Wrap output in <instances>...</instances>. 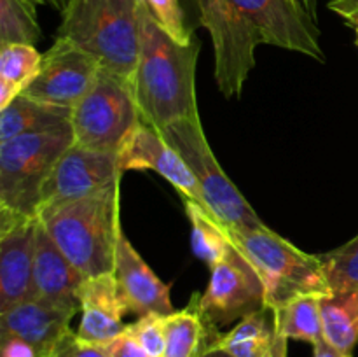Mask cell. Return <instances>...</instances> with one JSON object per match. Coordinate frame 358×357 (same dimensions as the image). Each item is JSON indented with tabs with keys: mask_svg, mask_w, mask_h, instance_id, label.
Returning <instances> with one entry per match:
<instances>
[{
	"mask_svg": "<svg viewBox=\"0 0 358 357\" xmlns=\"http://www.w3.org/2000/svg\"><path fill=\"white\" fill-rule=\"evenodd\" d=\"M129 314L114 273L87 276L80 289V322L77 335L84 342L105 345L126 331Z\"/></svg>",
	"mask_w": 358,
	"mask_h": 357,
	"instance_id": "cell-16",
	"label": "cell"
},
{
	"mask_svg": "<svg viewBox=\"0 0 358 357\" xmlns=\"http://www.w3.org/2000/svg\"><path fill=\"white\" fill-rule=\"evenodd\" d=\"M121 182L38 214L42 226L84 276L114 273L121 238Z\"/></svg>",
	"mask_w": 358,
	"mask_h": 357,
	"instance_id": "cell-2",
	"label": "cell"
},
{
	"mask_svg": "<svg viewBox=\"0 0 358 357\" xmlns=\"http://www.w3.org/2000/svg\"><path fill=\"white\" fill-rule=\"evenodd\" d=\"M142 2L150 13V16L154 18V21L170 37L185 46L194 41L192 30L185 21V13L180 6V0H142Z\"/></svg>",
	"mask_w": 358,
	"mask_h": 357,
	"instance_id": "cell-28",
	"label": "cell"
},
{
	"mask_svg": "<svg viewBox=\"0 0 358 357\" xmlns=\"http://www.w3.org/2000/svg\"><path fill=\"white\" fill-rule=\"evenodd\" d=\"M72 146V130L35 133L0 142V210L38 216L45 181Z\"/></svg>",
	"mask_w": 358,
	"mask_h": 357,
	"instance_id": "cell-5",
	"label": "cell"
},
{
	"mask_svg": "<svg viewBox=\"0 0 358 357\" xmlns=\"http://www.w3.org/2000/svg\"><path fill=\"white\" fill-rule=\"evenodd\" d=\"M199 42L185 46L154 21L142 2V34L135 72V94L143 122L163 130L184 119L199 118L196 65Z\"/></svg>",
	"mask_w": 358,
	"mask_h": 357,
	"instance_id": "cell-1",
	"label": "cell"
},
{
	"mask_svg": "<svg viewBox=\"0 0 358 357\" xmlns=\"http://www.w3.org/2000/svg\"><path fill=\"white\" fill-rule=\"evenodd\" d=\"M41 357H110L100 345L84 342L72 329L66 331L44 356Z\"/></svg>",
	"mask_w": 358,
	"mask_h": 357,
	"instance_id": "cell-30",
	"label": "cell"
},
{
	"mask_svg": "<svg viewBox=\"0 0 358 357\" xmlns=\"http://www.w3.org/2000/svg\"><path fill=\"white\" fill-rule=\"evenodd\" d=\"M21 93H23V90H21L20 86L0 79V111H2V108H6L7 105H9L14 98L20 97Z\"/></svg>",
	"mask_w": 358,
	"mask_h": 357,
	"instance_id": "cell-34",
	"label": "cell"
},
{
	"mask_svg": "<svg viewBox=\"0 0 358 357\" xmlns=\"http://www.w3.org/2000/svg\"><path fill=\"white\" fill-rule=\"evenodd\" d=\"M159 132L184 158L198 181L203 202L224 226L229 230H254L266 226L219 164L199 118L177 121Z\"/></svg>",
	"mask_w": 358,
	"mask_h": 357,
	"instance_id": "cell-7",
	"label": "cell"
},
{
	"mask_svg": "<svg viewBox=\"0 0 358 357\" xmlns=\"http://www.w3.org/2000/svg\"><path fill=\"white\" fill-rule=\"evenodd\" d=\"M140 121L135 83L100 69L91 90L72 108L73 146L117 154Z\"/></svg>",
	"mask_w": 358,
	"mask_h": 357,
	"instance_id": "cell-6",
	"label": "cell"
},
{
	"mask_svg": "<svg viewBox=\"0 0 358 357\" xmlns=\"http://www.w3.org/2000/svg\"><path fill=\"white\" fill-rule=\"evenodd\" d=\"M69 2H70V0H65V9H66V6H69Z\"/></svg>",
	"mask_w": 358,
	"mask_h": 357,
	"instance_id": "cell-40",
	"label": "cell"
},
{
	"mask_svg": "<svg viewBox=\"0 0 358 357\" xmlns=\"http://www.w3.org/2000/svg\"><path fill=\"white\" fill-rule=\"evenodd\" d=\"M133 338L145 349L150 357H163L166 345V315L147 314L128 324Z\"/></svg>",
	"mask_w": 358,
	"mask_h": 357,
	"instance_id": "cell-29",
	"label": "cell"
},
{
	"mask_svg": "<svg viewBox=\"0 0 358 357\" xmlns=\"http://www.w3.org/2000/svg\"><path fill=\"white\" fill-rule=\"evenodd\" d=\"M308 16L313 21H317V0H294Z\"/></svg>",
	"mask_w": 358,
	"mask_h": 357,
	"instance_id": "cell-36",
	"label": "cell"
},
{
	"mask_svg": "<svg viewBox=\"0 0 358 357\" xmlns=\"http://www.w3.org/2000/svg\"><path fill=\"white\" fill-rule=\"evenodd\" d=\"M322 298L318 294H303L287 301L275 312L278 331L287 340H299L311 345L324 340L322 322Z\"/></svg>",
	"mask_w": 358,
	"mask_h": 357,
	"instance_id": "cell-24",
	"label": "cell"
},
{
	"mask_svg": "<svg viewBox=\"0 0 358 357\" xmlns=\"http://www.w3.org/2000/svg\"><path fill=\"white\" fill-rule=\"evenodd\" d=\"M48 4H51V6L55 7L59 14L65 10V0H48Z\"/></svg>",
	"mask_w": 358,
	"mask_h": 357,
	"instance_id": "cell-38",
	"label": "cell"
},
{
	"mask_svg": "<svg viewBox=\"0 0 358 357\" xmlns=\"http://www.w3.org/2000/svg\"><path fill=\"white\" fill-rule=\"evenodd\" d=\"M329 9L334 10L346 23L352 24L358 18V0H331Z\"/></svg>",
	"mask_w": 358,
	"mask_h": 357,
	"instance_id": "cell-33",
	"label": "cell"
},
{
	"mask_svg": "<svg viewBox=\"0 0 358 357\" xmlns=\"http://www.w3.org/2000/svg\"><path fill=\"white\" fill-rule=\"evenodd\" d=\"M201 27L208 30L215 58V83L226 98L241 97L255 66V49L262 44L255 28L229 0H192Z\"/></svg>",
	"mask_w": 358,
	"mask_h": 357,
	"instance_id": "cell-8",
	"label": "cell"
},
{
	"mask_svg": "<svg viewBox=\"0 0 358 357\" xmlns=\"http://www.w3.org/2000/svg\"><path fill=\"white\" fill-rule=\"evenodd\" d=\"M276 318L273 308L264 307L241 318L213 346L224 349L233 357H268L275 346Z\"/></svg>",
	"mask_w": 358,
	"mask_h": 357,
	"instance_id": "cell-21",
	"label": "cell"
},
{
	"mask_svg": "<svg viewBox=\"0 0 358 357\" xmlns=\"http://www.w3.org/2000/svg\"><path fill=\"white\" fill-rule=\"evenodd\" d=\"M121 172L152 170L166 178L184 198L203 202L198 181L184 158L154 126L140 121L117 153Z\"/></svg>",
	"mask_w": 358,
	"mask_h": 357,
	"instance_id": "cell-14",
	"label": "cell"
},
{
	"mask_svg": "<svg viewBox=\"0 0 358 357\" xmlns=\"http://www.w3.org/2000/svg\"><path fill=\"white\" fill-rule=\"evenodd\" d=\"M184 200L185 214L191 223L192 252L212 268L233 251V241L227 227L206 205L191 198Z\"/></svg>",
	"mask_w": 358,
	"mask_h": 357,
	"instance_id": "cell-22",
	"label": "cell"
},
{
	"mask_svg": "<svg viewBox=\"0 0 358 357\" xmlns=\"http://www.w3.org/2000/svg\"><path fill=\"white\" fill-rule=\"evenodd\" d=\"M0 357H38V352L20 336L0 335Z\"/></svg>",
	"mask_w": 358,
	"mask_h": 357,
	"instance_id": "cell-32",
	"label": "cell"
},
{
	"mask_svg": "<svg viewBox=\"0 0 358 357\" xmlns=\"http://www.w3.org/2000/svg\"><path fill=\"white\" fill-rule=\"evenodd\" d=\"M332 294L358 287V234L341 247L318 255Z\"/></svg>",
	"mask_w": 358,
	"mask_h": 357,
	"instance_id": "cell-26",
	"label": "cell"
},
{
	"mask_svg": "<svg viewBox=\"0 0 358 357\" xmlns=\"http://www.w3.org/2000/svg\"><path fill=\"white\" fill-rule=\"evenodd\" d=\"M348 354H343L336 346H332L327 340H320L313 345V357H346Z\"/></svg>",
	"mask_w": 358,
	"mask_h": 357,
	"instance_id": "cell-35",
	"label": "cell"
},
{
	"mask_svg": "<svg viewBox=\"0 0 358 357\" xmlns=\"http://www.w3.org/2000/svg\"><path fill=\"white\" fill-rule=\"evenodd\" d=\"M114 275L129 314L142 317L147 314L170 315L175 312L170 296L171 286L164 284L150 270L124 231L121 233L115 252Z\"/></svg>",
	"mask_w": 358,
	"mask_h": 357,
	"instance_id": "cell-15",
	"label": "cell"
},
{
	"mask_svg": "<svg viewBox=\"0 0 358 357\" xmlns=\"http://www.w3.org/2000/svg\"><path fill=\"white\" fill-rule=\"evenodd\" d=\"M142 34V0H70L59 37L90 52L101 69L135 83Z\"/></svg>",
	"mask_w": 358,
	"mask_h": 357,
	"instance_id": "cell-3",
	"label": "cell"
},
{
	"mask_svg": "<svg viewBox=\"0 0 358 357\" xmlns=\"http://www.w3.org/2000/svg\"><path fill=\"white\" fill-rule=\"evenodd\" d=\"M227 233L234 248L261 276L266 307L278 310L287 301L303 294H332L320 258L301 251L268 226L254 230L227 227Z\"/></svg>",
	"mask_w": 358,
	"mask_h": 357,
	"instance_id": "cell-4",
	"label": "cell"
},
{
	"mask_svg": "<svg viewBox=\"0 0 358 357\" xmlns=\"http://www.w3.org/2000/svg\"><path fill=\"white\" fill-rule=\"evenodd\" d=\"M42 55L31 44L0 46V79L24 91L41 69Z\"/></svg>",
	"mask_w": 358,
	"mask_h": 357,
	"instance_id": "cell-27",
	"label": "cell"
},
{
	"mask_svg": "<svg viewBox=\"0 0 358 357\" xmlns=\"http://www.w3.org/2000/svg\"><path fill=\"white\" fill-rule=\"evenodd\" d=\"M77 312L31 298L7 312H0V335H14L44 356L66 331Z\"/></svg>",
	"mask_w": 358,
	"mask_h": 357,
	"instance_id": "cell-18",
	"label": "cell"
},
{
	"mask_svg": "<svg viewBox=\"0 0 358 357\" xmlns=\"http://www.w3.org/2000/svg\"><path fill=\"white\" fill-rule=\"evenodd\" d=\"M255 28L262 44L325 62L320 30L294 0H229Z\"/></svg>",
	"mask_w": 358,
	"mask_h": 357,
	"instance_id": "cell-11",
	"label": "cell"
},
{
	"mask_svg": "<svg viewBox=\"0 0 358 357\" xmlns=\"http://www.w3.org/2000/svg\"><path fill=\"white\" fill-rule=\"evenodd\" d=\"M48 0H0V46L31 44L42 37L37 7Z\"/></svg>",
	"mask_w": 358,
	"mask_h": 357,
	"instance_id": "cell-25",
	"label": "cell"
},
{
	"mask_svg": "<svg viewBox=\"0 0 358 357\" xmlns=\"http://www.w3.org/2000/svg\"><path fill=\"white\" fill-rule=\"evenodd\" d=\"M352 27L355 28V31H357V44H358V18H357L355 21H353V23H352Z\"/></svg>",
	"mask_w": 358,
	"mask_h": 357,
	"instance_id": "cell-39",
	"label": "cell"
},
{
	"mask_svg": "<svg viewBox=\"0 0 358 357\" xmlns=\"http://www.w3.org/2000/svg\"><path fill=\"white\" fill-rule=\"evenodd\" d=\"M222 335H215L203 321L198 294H192L184 310L166 315V345L163 357H199L215 345Z\"/></svg>",
	"mask_w": 358,
	"mask_h": 357,
	"instance_id": "cell-20",
	"label": "cell"
},
{
	"mask_svg": "<svg viewBox=\"0 0 358 357\" xmlns=\"http://www.w3.org/2000/svg\"><path fill=\"white\" fill-rule=\"evenodd\" d=\"M199 357H233L229 352H226L224 349H219V346H210Z\"/></svg>",
	"mask_w": 358,
	"mask_h": 357,
	"instance_id": "cell-37",
	"label": "cell"
},
{
	"mask_svg": "<svg viewBox=\"0 0 358 357\" xmlns=\"http://www.w3.org/2000/svg\"><path fill=\"white\" fill-rule=\"evenodd\" d=\"M96 58L66 37H56L55 44L42 55L41 69L21 94L44 104L73 108L91 90L100 74Z\"/></svg>",
	"mask_w": 358,
	"mask_h": 357,
	"instance_id": "cell-10",
	"label": "cell"
},
{
	"mask_svg": "<svg viewBox=\"0 0 358 357\" xmlns=\"http://www.w3.org/2000/svg\"><path fill=\"white\" fill-rule=\"evenodd\" d=\"M346 357H352V354H348V356H346Z\"/></svg>",
	"mask_w": 358,
	"mask_h": 357,
	"instance_id": "cell-41",
	"label": "cell"
},
{
	"mask_svg": "<svg viewBox=\"0 0 358 357\" xmlns=\"http://www.w3.org/2000/svg\"><path fill=\"white\" fill-rule=\"evenodd\" d=\"M320 307L324 338L343 354H352L358 343V287L322 298Z\"/></svg>",
	"mask_w": 358,
	"mask_h": 357,
	"instance_id": "cell-23",
	"label": "cell"
},
{
	"mask_svg": "<svg viewBox=\"0 0 358 357\" xmlns=\"http://www.w3.org/2000/svg\"><path fill=\"white\" fill-rule=\"evenodd\" d=\"M72 130V108L44 104L24 94L0 111V142L35 133Z\"/></svg>",
	"mask_w": 358,
	"mask_h": 357,
	"instance_id": "cell-19",
	"label": "cell"
},
{
	"mask_svg": "<svg viewBox=\"0 0 358 357\" xmlns=\"http://www.w3.org/2000/svg\"><path fill=\"white\" fill-rule=\"evenodd\" d=\"M86 276L66 259L38 219L34 262V298L80 312V289Z\"/></svg>",
	"mask_w": 358,
	"mask_h": 357,
	"instance_id": "cell-17",
	"label": "cell"
},
{
	"mask_svg": "<svg viewBox=\"0 0 358 357\" xmlns=\"http://www.w3.org/2000/svg\"><path fill=\"white\" fill-rule=\"evenodd\" d=\"M110 357H150L142 345L133 338L131 332L126 328L124 332L114 338L112 342L100 345Z\"/></svg>",
	"mask_w": 358,
	"mask_h": 357,
	"instance_id": "cell-31",
	"label": "cell"
},
{
	"mask_svg": "<svg viewBox=\"0 0 358 357\" xmlns=\"http://www.w3.org/2000/svg\"><path fill=\"white\" fill-rule=\"evenodd\" d=\"M121 177L117 154L79 146L69 147L45 181L38 214L62 203L96 195L115 182H121Z\"/></svg>",
	"mask_w": 358,
	"mask_h": 357,
	"instance_id": "cell-12",
	"label": "cell"
},
{
	"mask_svg": "<svg viewBox=\"0 0 358 357\" xmlns=\"http://www.w3.org/2000/svg\"><path fill=\"white\" fill-rule=\"evenodd\" d=\"M38 216L0 210V312L34 298Z\"/></svg>",
	"mask_w": 358,
	"mask_h": 357,
	"instance_id": "cell-13",
	"label": "cell"
},
{
	"mask_svg": "<svg viewBox=\"0 0 358 357\" xmlns=\"http://www.w3.org/2000/svg\"><path fill=\"white\" fill-rule=\"evenodd\" d=\"M210 270L212 275L206 290L198 294V308L212 332L222 335L220 328L240 322L266 307L261 276L234 245L233 251Z\"/></svg>",
	"mask_w": 358,
	"mask_h": 357,
	"instance_id": "cell-9",
	"label": "cell"
}]
</instances>
